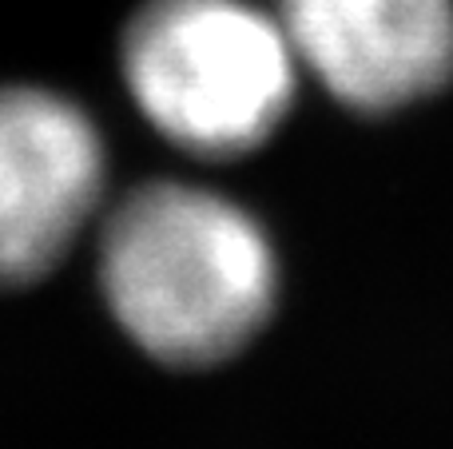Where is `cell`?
<instances>
[{
  "label": "cell",
  "mask_w": 453,
  "mask_h": 449,
  "mask_svg": "<svg viewBox=\"0 0 453 449\" xmlns=\"http://www.w3.org/2000/svg\"><path fill=\"white\" fill-rule=\"evenodd\" d=\"M96 278L119 331L175 370L219 366L271 323L282 291L271 231L203 183L151 179L100 223Z\"/></svg>",
  "instance_id": "cell-1"
},
{
  "label": "cell",
  "mask_w": 453,
  "mask_h": 449,
  "mask_svg": "<svg viewBox=\"0 0 453 449\" xmlns=\"http://www.w3.org/2000/svg\"><path fill=\"white\" fill-rule=\"evenodd\" d=\"M119 72L172 148L242 159L287 124L303 68L279 12L250 0H148L124 28Z\"/></svg>",
  "instance_id": "cell-2"
},
{
  "label": "cell",
  "mask_w": 453,
  "mask_h": 449,
  "mask_svg": "<svg viewBox=\"0 0 453 449\" xmlns=\"http://www.w3.org/2000/svg\"><path fill=\"white\" fill-rule=\"evenodd\" d=\"M108 148L64 92L0 88V291L52 275L100 215Z\"/></svg>",
  "instance_id": "cell-3"
},
{
  "label": "cell",
  "mask_w": 453,
  "mask_h": 449,
  "mask_svg": "<svg viewBox=\"0 0 453 449\" xmlns=\"http://www.w3.org/2000/svg\"><path fill=\"white\" fill-rule=\"evenodd\" d=\"M298 68L354 116H394L453 84V0H279Z\"/></svg>",
  "instance_id": "cell-4"
}]
</instances>
